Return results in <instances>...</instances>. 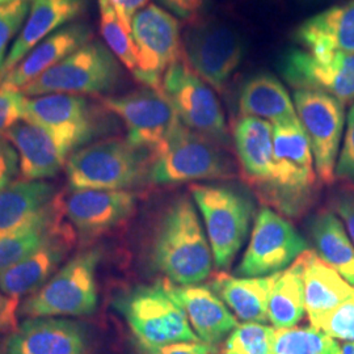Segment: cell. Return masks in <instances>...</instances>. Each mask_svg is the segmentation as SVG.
<instances>
[{"mask_svg":"<svg viewBox=\"0 0 354 354\" xmlns=\"http://www.w3.org/2000/svg\"><path fill=\"white\" fill-rule=\"evenodd\" d=\"M7 354H89L87 327L66 317H30L6 339Z\"/></svg>","mask_w":354,"mask_h":354,"instance_id":"cell-19","label":"cell"},{"mask_svg":"<svg viewBox=\"0 0 354 354\" xmlns=\"http://www.w3.org/2000/svg\"><path fill=\"white\" fill-rule=\"evenodd\" d=\"M314 328L324 332L332 339L354 342V297L330 310L317 322Z\"/></svg>","mask_w":354,"mask_h":354,"instance_id":"cell-37","label":"cell"},{"mask_svg":"<svg viewBox=\"0 0 354 354\" xmlns=\"http://www.w3.org/2000/svg\"><path fill=\"white\" fill-rule=\"evenodd\" d=\"M337 346H339V344H337ZM337 346L335 348V351H332V352H330V353L328 354H336V352H337Z\"/></svg>","mask_w":354,"mask_h":354,"instance_id":"cell-49","label":"cell"},{"mask_svg":"<svg viewBox=\"0 0 354 354\" xmlns=\"http://www.w3.org/2000/svg\"><path fill=\"white\" fill-rule=\"evenodd\" d=\"M131 35L138 59L133 75L145 87L162 91L165 73L181 61L183 54L176 16L160 6L149 4L133 19Z\"/></svg>","mask_w":354,"mask_h":354,"instance_id":"cell-11","label":"cell"},{"mask_svg":"<svg viewBox=\"0 0 354 354\" xmlns=\"http://www.w3.org/2000/svg\"><path fill=\"white\" fill-rule=\"evenodd\" d=\"M183 53L190 68L210 87L222 92L244 61L247 42L227 23L203 19L187 29Z\"/></svg>","mask_w":354,"mask_h":354,"instance_id":"cell-10","label":"cell"},{"mask_svg":"<svg viewBox=\"0 0 354 354\" xmlns=\"http://www.w3.org/2000/svg\"><path fill=\"white\" fill-rule=\"evenodd\" d=\"M20 299L12 298L0 290V333L13 332L19 327Z\"/></svg>","mask_w":354,"mask_h":354,"instance_id":"cell-44","label":"cell"},{"mask_svg":"<svg viewBox=\"0 0 354 354\" xmlns=\"http://www.w3.org/2000/svg\"><path fill=\"white\" fill-rule=\"evenodd\" d=\"M308 244L289 221L263 207L254 219L251 239L236 273L241 277H264L282 272L302 253Z\"/></svg>","mask_w":354,"mask_h":354,"instance_id":"cell-15","label":"cell"},{"mask_svg":"<svg viewBox=\"0 0 354 354\" xmlns=\"http://www.w3.org/2000/svg\"><path fill=\"white\" fill-rule=\"evenodd\" d=\"M121 77V62L104 42L92 38L20 91L26 97L51 93L100 96L112 92Z\"/></svg>","mask_w":354,"mask_h":354,"instance_id":"cell-6","label":"cell"},{"mask_svg":"<svg viewBox=\"0 0 354 354\" xmlns=\"http://www.w3.org/2000/svg\"><path fill=\"white\" fill-rule=\"evenodd\" d=\"M304 310L311 327L336 306L354 297V286L314 251L302 253Z\"/></svg>","mask_w":354,"mask_h":354,"instance_id":"cell-26","label":"cell"},{"mask_svg":"<svg viewBox=\"0 0 354 354\" xmlns=\"http://www.w3.org/2000/svg\"><path fill=\"white\" fill-rule=\"evenodd\" d=\"M89 0H32L26 26L0 68V82L29 51L88 10Z\"/></svg>","mask_w":354,"mask_h":354,"instance_id":"cell-22","label":"cell"},{"mask_svg":"<svg viewBox=\"0 0 354 354\" xmlns=\"http://www.w3.org/2000/svg\"><path fill=\"white\" fill-rule=\"evenodd\" d=\"M301 6L304 7H317V6H322V4H326L330 0H297Z\"/></svg>","mask_w":354,"mask_h":354,"instance_id":"cell-47","label":"cell"},{"mask_svg":"<svg viewBox=\"0 0 354 354\" xmlns=\"http://www.w3.org/2000/svg\"><path fill=\"white\" fill-rule=\"evenodd\" d=\"M26 96L20 89L0 86V136L24 120Z\"/></svg>","mask_w":354,"mask_h":354,"instance_id":"cell-38","label":"cell"},{"mask_svg":"<svg viewBox=\"0 0 354 354\" xmlns=\"http://www.w3.org/2000/svg\"><path fill=\"white\" fill-rule=\"evenodd\" d=\"M234 176V165L218 143L190 130L181 121L153 152L149 180L158 185Z\"/></svg>","mask_w":354,"mask_h":354,"instance_id":"cell-7","label":"cell"},{"mask_svg":"<svg viewBox=\"0 0 354 354\" xmlns=\"http://www.w3.org/2000/svg\"><path fill=\"white\" fill-rule=\"evenodd\" d=\"M234 143L244 176L261 189L272 176L273 125L257 117H241L234 127Z\"/></svg>","mask_w":354,"mask_h":354,"instance_id":"cell-27","label":"cell"},{"mask_svg":"<svg viewBox=\"0 0 354 354\" xmlns=\"http://www.w3.org/2000/svg\"><path fill=\"white\" fill-rule=\"evenodd\" d=\"M292 41L315 55L354 54V0L328 7L306 19L292 30Z\"/></svg>","mask_w":354,"mask_h":354,"instance_id":"cell-20","label":"cell"},{"mask_svg":"<svg viewBox=\"0 0 354 354\" xmlns=\"http://www.w3.org/2000/svg\"><path fill=\"white\" fill-rule=\"evenodd\" d=\"M317 175L310 140L299 120L273 124V167L261 197L283 214L298 216L308 207Z\"/></svg>","mask_w":354,"mask_h":354,"instance_id":"cell-2","label":"cell"},{"mask_svg":"<svg viewBox=\"0 0 354 354\" xmlns=\"http://www.w3.org/2000/svg\"><path fill=\"white\" fill-rule=\"evenodd\" d=\"M336 354H354V342H344L339 344Z\"/></svg>","mask_w":354,"mask_h":354,"instance_id":"cell-46","label":"cell"},{"mask_svg":"<svg viewBox=\"0 0 354 354\" xmlns=\"http://www.w3.org/2000/svg\"><path fill=\"white\" fill-rule=\"evenodd\" d=\"M335 176L345 181H354V102L348 113L346 130L337 158Z\"/></svg>","mask_w":354,"mask_h":354,"instance_id":"cell-39","label":"cell"},{"mask_svg":"<svg viewBox=\"0 0 354 354\" xmlns=\"http://www.w3.org/2000/svg\"><path fill=\"white\" fill-rule=\"evenodd\" d=\"M298 120L310 140L317 177L332 184L345 125V104L326 92L295 89L292 96Z\"/></svg>","mask_w":354,"mask_h":354,"instance_id":"cell-12","label":"cell"},{"mask_svg":"<svg viewBox=\"0 0 354 354\" xmlns=\"http://www.w3.org/2000/svg\"><path fill=\"white\" fill-rule=\"evenodd\" d=\"M317 254L354 286V244L335 213L324 210L310 221Z\"/></svg>","mask_w":354,"mask_h":354,"instance_id":"cell-30","label":"cell"},{"mask_svg":"<svg viewBox=\"0 0 354 354\" xmlns=\"http://www.w3.org/2000/svg\"><path fill=\"white\" fill-rule=\"evenodd\" d=\"M151 152L109 138L73 152L66 162L70 189L127 190L149 180Z\"/></svg>","mask_w":354,"mask_h":354,"instance_id":"cell-3","label":"cell"},{"mask_svg":"<svg viewBox=\"0 0 354 354\" xmlns=\"http://www.w3.org/2000/svg\"><path fill=\"white\" fill-rule=\"evenodd\" d=\"M7 1H11V0H0V4H3V3H7Z\"/></svg>","mask_w":354,"mask_h":354,"instance_id":"cell-50","label":"cell"},{"mask_svg":"<svg viewBox=\"0 0 354 354\" xmlns=\"http://www.w3.org/2000/svg\"><path fill=\"white\" fill-rule=\"evenodd\" d=\"M274 330L263 323L239 324L228 335L223 354H274Z\"/></svg>","mask_w":354,"mask_h":354,"instance_id":"cell-35","label":"cell"},{"mask_svg":"<svg viewBox=\"0 0 354 354\" xmlns=\"http://www.w3.org/2000/svg\"><path fill=\"white\" fill-rule=\"evenodd\" d=\"M4 137L19 153V167L23 180L44 181L57 176L66 167L64 156L50 136L41 127L21 120Z\"/></svg>","mask_w":354,"mask_h":354,"instance_id":"cell-24","label":"cell"},{"mask_svg":"<svg viewBox=\"0 0 354 354\" xmlns=\"http://www.w3.org/2000/svg\"><path fill=\"white\" fill-rule=\"evenodd\" d=\"M137 196L129 190L71 189L64 213L82 241H93L133 215Z\"/></svg>","mask_w":354,"mask_h":354,"instance_id":"cell-17","label":"cell"},{"mask_svg":"<svg viewBox=\"0 0 354 354\" xmlns=\"http://www.w3.org/2000/svg\"><path fill=\"white\" fill-rule=\"evenodd\" d=\"M32 0H11L0 4V68L6 62L10 45L21 33L30 11Z\"/></svg>","mask_w":354,"mask_h":354,"instance_id":"cell-36","label":"cell"},{"mask_svg":"<svg viewBox=\"0 0 354 354\" xmlns=\"http://www.w3.org/2000/svg\"><path fill=\"white\" fill-rule=\"evenodd\" d=\"M113 307L127 320L138 346L159 348L175 342H201L167 282L140 285L120 294Z\"/></svg>","mask_w":354,"mask_h":354,"instance_id":"cell-4","label":"cell"},{"mask_svg":"<svg viewBox=\"0 0 354 354\" xmlns=\"http://www.w3.org/2000/svg\"><path fill=\"white\" fill-rule=\"evenodd\" d=\"M337 344L314 327L274 330V354H328L335 351Z\"/></svg>","mask_w":354,"mask_h":354,"instance_id":"cell-33","label":"cell"},{"mask_svg":"<svg viewBox=\"0 0 354 354\" xmlns=\"http://www.w3.org/2000/svg\"><path fill=\"white\" fill-rule=\"evenodd\" d=\"M168 12L189 23L203 20L209 11L210 0H158Z\"/></svg>","mask_w":354,"mask_h":354,"instance_id":"cell-40","label":"cell"},{"mask_svg":"<svg viewBox=\"0 0 354 354\" xmlns=\"http://www.w3.org/2000/svg\"><path fill=\"white\" fill-rule=\"evenodd\" d=\"M100 102L125 124L127 140L151 156L180 122L174 105L159 89L145 87L121 96H105Z\"/></svg>","mask_w":354,"mask_h":354,"instance_id":"cell-14","label":"cell"},{"mask_svg":"<svg viewBox=\"0 0 354 354\" xmlns=\"http://www.w3.org/2000/svg\"><path fill=\"white\" fill-rule=\"evenodd\" d=\"M64 197L59 194L50 209L37 222L11 235L0 238V270L35 252L50 238L64 221Z\"/></svg>","mask_w":354,"mask_h":354,"instance_id":"cell-32","label":"cell"},{"mask_svg":"<svg viewBox=\"0 0 354 354\" xmlns=\"http://www.w3.org/2000/svg\"><path fill=\"white\" fill-rule=\"evenodd\" d=\"M279 273L264 277H231L221 273L213 281L214 292L243 322L264 323L268 304Z\"/></svg>","mask_w":354,"mask_h":354,"instance_id":"cell-29","label":"cell"},{"mask_svg":"<svg viewBox=\"0 0 354 354\" xmlns=\"http://www.w3.org/2000/svg\"><path fill=\"white\" fill-rule=\"evenodd\" d=\"M0 354H7V345H6V339L0 337Z\"/></svg>","mask_w":354,"mask_h":354,"instance_id":"cell-48","label":"cell"},{"mask_svg":"<svg viewBox=\"0 0 354 354\" xmlns=\"http://www.w3.org/2000/svg\"><path fill=\"white\" fill-rule=\"evenodd\" d=\"M19 174V153L10 140L0 136V192L13 184Z\"/></svg>","mask_w":354,"mask_h":354,"instance_id":"cell-41","label":"cell"},{"mask_svg":"<svg viewBox=\"0 0 354 354\" xmlns=\"http://www.w3.org/2000/svg\"><path fill=\"white\" fill-rule=\"evenodd\" d=\"M105 112L86 96L51 93L26 97L24 120L44 129L68 159L106 130Z\"/></svg>","mask_w":354,"mask_h":354,"instance_id":"cell-8","label":"cell"},{"mask_svg":"<svg viewBox=\"0 0 354 354\" xmlns=\"http://www.w3.org/2000/svg\"><path fill=\"white\" fill-rule=\"evenodd\" d=\"M333 210L336 214L342 216V222L345 223L351 241L354 244V196L351 193H342L335 197L333 200Z\"/></svg>","mask_w":354,"mask_h":354,"instance_id":"cell-45","label":"cell"},{"mask_svg":"<svg viewBox=\"0 0 354 354\" xmlns=\"http://www.w3.org/2000/svg\"><path fill=\"white\" fill-rule=\"evenodd\" d=\"M102 251L91 248L79 252L42 288L20 304V317H87L96 311L99 294L96 272Z\"/></svg>","mask_w":354,"mask_h":354,"instance_id":"cell-5","label":"cell"},{"mask_svg":"<svg viewBox=\"0 0 354 354\" xmlns=\"http://www.w3.org/2000/svg\"><path fill=\"white\" fill-rule=\"evenodd\" d=\"M277 68L295 89L322 91L342 104L354 102V54L315 55L291 48L279 55Z\"/></svg>","mask_w":354,"mask_h":354,"instance_id":"cell-16","label":"cell"},{"mask_svg":"<svg viewBox=\"0 0 354 354\" xmlns=\"http://www.w3.org/2000/svg\"><path fill=\"white\" fill-rule=\"evenodd\" d=\"M76 238L74 227L64 221L35 252L0 270V290L17 299L36 292L59 270Z\"/></svg>","mask_w":354,"mask_h":354,"instance_id":"cell-18","label":"cell"},{"mask_svg":"<svg viewBox=\"0 0 354 354\" xmlns=\"http://www.w3.org/2000/svg\"><path fill=\"white\" fill-rule=\"evenodd\" d=\"M190 193L203 214L215 266L228 268L250 231L253 216L251 198L226 185L193 184Z\"/></svg>","mask_w":354,"mask_h":354,"instance_id":"cell-9","label":"cell"},{"mask_svg":"<svg viewBox=\"0 0 354 354\" xmlns=\"http://www.w3.org/2000/svg\"><path fill=\"white\" fill-rule=\"evenodd\" d=\"M302 254L279 273L268 304V320L277 329L291 328L304 315Z\"/></svg>","mask_w":354,"mask_h":354,"instance_id":"cell-31","label":"cell"},{"mask_svg":"<svg viewBox=\"0 0 354 354\" xmlns=\"http://www.w3.org/2000/svg\"><path fill=\"white\" fill-rule=\"evenodd\" d=\"M99 6H108L113 10L121 23L131 30V23L137 13L146 8L150 0H97Z\"/></svg>","mask_w":354,"mask_h":354,"instance_id":"cell-43","label":"cell"},{"mask_svg":"<svg viewBox=\"0 0 354 354\" xmlns=\"http://www.w3.org/2000/svg\"><path fill=\"white\" fill-rule=\"evenodd\" d=\"M93 38L92 28L74 21L41 41L4 76L0 86L21 89Z\"/></svg>","mask_w":354,"mask_h":354,"instance_id":"cell-21","label":"cell"},{"mask_svg":"<svg viewBox=\"0 0 354 354\" xmlns=\"http://www.w3.org/2000/svg\"><path fill=\"white\" fill-rule=\"evenodd\" d=\"M238 106L241 117H257L272 125L298 118L288 89L279 77L264 71L243 83Z\"/></svg>","mask_w":354,"mask_h":354,"instance_id":"cell-28","label":"cell"},{"mask_svg":"<svg viewBox=\"0 0 354 354\" xmlns=\"http://www.w3.org/2000/svg\"><path fill=\"white\" fill-rule=\"evenodd\" d=\"M138 354H215L214 346L203 342L169 344L159 348L138 346Z\"/></svg>","mask_w":354,"mask_h":354,"instance_id":"cell-42","label":"cell"},{"mask_svg":"<svg viewBox=\"0 0 354 354\" xmlns=\"http://www.w3.org/2000/svg\"><path fill=\"white\" fill-rule=\"evenodd\" d=\"M167 285L172 298L185 311L190 327L201 342L215 346L239 326L227 306L209 288L180 286L169 282Z\"/></svg>","mask_w":354,"mask_h":354,"instance_id":"cell-23","label":"cell"},{"mask_svg":"<svg viewBox=\"0 0 354 354\" xmlns=\"http://www.w3.org/2000/svg\"><path fill=\"white\" fill-rule=\"evenodd\" d=\"M99 10L100 33L104 38V44L113 53L121 64L134 74L138 66V59L131 30L121 23L111 7L99 6Z\"/></svg>","mask_w":354,"mask_h":354,"instance_id":"cell-34","label":"cell"},{"mask_svg":"<svg viewBox=\"0 0 354 354\" xmlns=\"http://www.w3.org/2000/svg\"><path fill=\"white\" fill-rule=\"evenodd\" d=\"M152 261L160 273L180 286L197 285L210 276L214 256L188 197L177 198L167 209L155 234Z\"/></svg>","mask_w":354,"mask_h":354,"instance_id":"cell-1","label":"cell"},{"mask_svg":"<svg viewBox=\"0 0 354 354\" xmlns=\"http://www.w3.org/2000/svg\"><path fill=\"white\" fill-rule=\"evenodd\" d=\"M59 193L48 181H15L0 192V238L37 222Z\"/></svg>","mask_w":354,"mask_h":354,"instance_id":"cell-25","label":"cell"},{"mask_svg":"<svg viewBox=\"0 0 354 354\" xmlns=\"http://www.w3.org/2000/svg\"><path fill=\"white\" fill-rule=\"evenodd\" d=\"M162 91L185 127L218 145L227 143V124L221 102L188 64L180 61L168 68Z\"/></svg>","mask_w":354,"mask_h":354,"instance_id":"cell-13","label":"cell"}]
</instances>
